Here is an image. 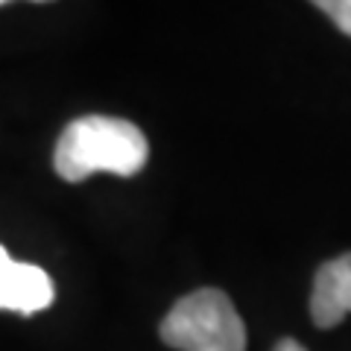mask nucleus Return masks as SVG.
Returning a JSON list of instances; mask_svg holds the SVG:
<instances>
[{
	"instance_id": "obj_6",
	"label": "nucleus",
	"mask_w": 351,
	"mask_h": 351,
	"mask_svg": "<svg viewBox=\"0 0 351 351\" xmlns=\"http://www.w3.org/2000/svg\"><path fill=\"white\" fill-rule=\"evenodd\" d=\"M272 351H307L302 343H295V339H278V343H276V348H272Z\"/></svg>"
},
{
	"instance_id": "obj_5",
	"label": "nucleus",
	"mask_w": 351,
	"mask_h": 351,
	"mask_svg": "<svg viewBox=\"0 0 351 351\" xmlns=\"http://www.w3.org/2000/svg\"><path fill=\"white\" fill-rule=\"evenodd\" d=\"M316 9H322L346 36H351V0H319Z\"/></svg>"
},
{
	"instance_id": "obj_1",
	"label": "nucleus",
	"mask_w": 351,
	"mask_h": 351,
	"mask_svg": "<svg viewBox=\"0 0 351 351\" xmlns=\"http://www.w3.org/2000/svg\"><path fill=\"white\" fill-rule=\"evenodd\" d=\"M149 158L147 135L132 120L85 114L71 120L56 141L53 167L64 182H85L94 173L135 176Z\"/></svg>"
},
{
	"instance_id": "obj_7",
	"label": "nucleus",
	"mask_w": 351,
	"mask_h": 351,
	"mask_svg": "<svg viewBox=\"0 0 351 351\" xmlns=\"http://www.w3.org/2000/svg\"><path fill=\"white\" fill-rule=\"evenodd\" d=\"M3 3H6V0H0V6H3Z\"/></svg>"
},
{
	"instance_id": "obj_4",
	"label": "nucleus",
	"mask_w": 351,
	"mask_h": 351,
	"mask_svg": "<svg viewBox=\"0 0 351 351\" xmlns=\"http://www.w3.org/2000/svg\"><path fill=\"white\" fill-rule=\"evenodd\" d=\"M346 313H351V252L322 263L311 293V319L316 328H334Z\"/></svg>"
},
{
	"instance_id": "obj_2",
	"label": "nucleus",
	"mask_w": 351,
	"mask_h": 351,
	"mask_svg": "<svg viewBox=\"0 0 351 351\" xmlns=\"http://www.w3.org/2000/svg\"><path fill=\"white\" fill-rule=\"evenodd\" d=\"M158 334L164 346L179 351H246V325L232 299L217 287L179 299L161 319Z\"/></svg>"
},
{
	"instance_id": "obj_3",
	"label": "nucleus",
	"mask_w": 351,
	"mask_h": 351,
	"mask_svg": "<svg viewBox=\"0 0 351 351\" xmlns=\"http://www.w3.org/2000/svg\"><path fill=\"white\" fill-rule=\"evenodd\" d=\"M56 293H53V278L36 263H18L9 258V252L0 246V311L15 313H38L50 307Z\"/></svg>"
}]
</instances>
